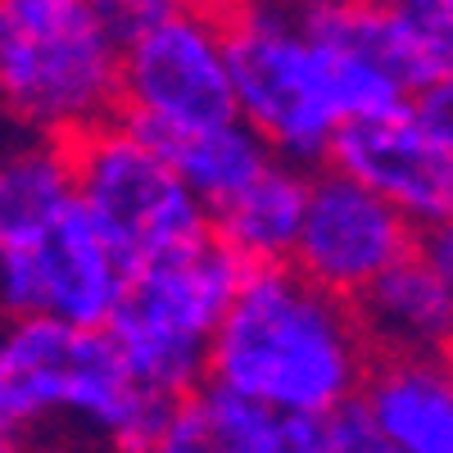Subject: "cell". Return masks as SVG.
Masks as SVG:
<instances>
[{"label": "cell", "mask_w": 453, "mask_h": 453, "mask_svg": "<svg viewBox=\"0 0 453 453\" xmlns=\"http://www.w3.org/2000/svg\"><path fill=\"white\" fill-rule=\"evenodd\" d=\"M372 349L354 304L290 263H250L209 335V381L290 412H326L363 386Z\"/></svg>", "instance_id": "cell-1"}, {"label": "cell", "mask_w": 453, "mask_h": 453, "mask_svg": "<svg viewBox=\"0 0 453 453\" xmlns=\"http://www.w3.org/2000/svg\"><path fill=\"white\" fill-rule=\"evenodd\" d=\"M250 263L209 226L136 258V273L109 313L104 331L132 381L159 395H191L209 372V335Z\"/></svg>", "instance_id": "cell-2"}, {"label": "cell", "mask_w": 453, "mask_h": 453, "mask_svg": "<svg viewBox=\"0 0 453 453\" xmlns=\"http://www.w3.org/2000/svg\"><path fill=\"white\" fill-rule=\"evenodd\" d=\"M119 64L87 0H0V104L14 119L55 136L113 119Z\"/></svg>", "instance_id": "cell-3"}, {"label": "cell", "mask_w": 453, "mask_h": 453, "mask_svg": "<svg viewBox=\"0 0 453 453\" xmlns=\"http://www.w3.org/2000/svg\"><path fill=\"white\" fill-rule=\"evenodd\" d=\"M222 14V59L236 113L263 136L268 155L295 168H322L340 113L326 96L318 55L281 0H241Z\"/></svg>", "instance_id": "cell-4"}, {"label": "cell", "mask_w": 453, "mask_h": 453, "mask_svg": "<svg viewBox=\"0 0 453 453\" xmlns=\"http://www.w3.org/2000/svg\"><path fill=\"white\" fill-rule=\"evenodd\" d=\"M64 141L73 164V196L132 258L200 236L209 226V209L191 196V186L119 119L91 123Z\"/></svg>", "instance_id": "cell-5"}, {"label": "cell", "mask_w": 453, "mask_h": 453, "mask_svg": "<svg viewBox=\"0 0 453 453\" xmlns=\"http://www.w3.org/2000/svg\"><path fill=\"white\" fill-rule=\"evenodd\" d=\"M412 241H418V226L386 196L326 164L322 173H309L304 218H299L286 263L313 286L354 299L376 273H386L399 254H408Z\"/></svg>", "instance_id": "cell-6"}, {"label": "cell", "mask_w": 453, "mask_h": 453, "mask_svg": "<svg viewBox=\"0 0 453 453\" xmlns=\"http://www.w3.org/2000/svg\"><path fill=\"white\" fill-rule=\"evenodd\" d=\"M119 109L150 113L173 127L236 119V96L222 59V14L191 0L181 14L123 50Z\"/></svg>", "instance_id": "cell-7"}, {"label": "cell", "mask_w": 453, "mask_h": 453, "mask_svg": "<svg viewBox=\"0 0 453 453\" xmlns=\"http://www.w3.org/2000/svg\"><path fill=\"white\" fill-rule=\"evenodd\" d=\"M326 164L386 196L412 226L453 218V141L426 132L408 100L376 119H340Z\"/></svg>", "instance_id": "cell-8"}, {"label": "cell", "mask_w": 453, "mask_h": 453, "mask_svg": "<svg viewBox=\"0 0 453 453\" xmlns=\"http://www.w3.org/2000/svg\"><path fill=\"white\" fill-rule=\"evenodd\" d=\"M27 250L42 313H55L73 326H104L136 273V258L104 232L78 196L59 204L46 232L27 241Z\"/></svg>", "instance_id": "cell-9"}, {"label": "cell", "mask_w": 453, "mask_h": 453, "mask_svg": "<svg viewBox=\"0 0 453 453\" xmlns=\"http://www.w3.org/2000/svg\"><path fill=\"white\" fill-rule=\"evenodd\" d=\"M290 14L313 46H340L381 64L408 96L453 78V27H431L390 0H299Z\"/></svg>", "instance_id": "cell-10"}, {"label": "cell", "mask_w": 453, "mask_h": 453, "mask_svg": "<svg viewBox=\"0 0 453 453\" xmlns=\"http://www.w3.org/2000/svg\"><path fill=\"white\" fill-rule=\"evenodd\" d=\"M354 318L372 354H435L444 358L453 335V281L408 250L376 273L354 299Z\"/></svg>", "instance_id": "cell-11"}, {"label": "cell", "mask_w": 453, "mask_h": 453, "mask_svg": "<svg viewBox=\"0 0 453 453\" xmlns=\"http://www.w3.org/2000/svg\"><path fill=\"white\" fill-rule=\"evenodd\" d=\"M78 331L55 313H23L0 326V418L19 444L55 418H64L68 372Z\"/></svg>", "instance_id": "cell-12"}, {"label": "cell", "mask_w": 453, "mask_h": 453, "mask_svg": "<svg viewBox=\"0 0 453 453\" xmlns=\"http://www.w3.org/2000/svg\"><path fill=\"white\" fill-rule=\"evenodd\" d=\"M376 431L395 453H449L453 449V386L435 354H381L367 363L358 386Z\"/></svg>", "instance_id": "cell-13"}, {"label": "cell", "mask_w": 453, "mask_h": 453, "mask_svg": "<svg viewBox=\"0 0 453 453\" xmlns=\"http://www.w3.org/2000/svg\"><path fill=\"white\" fill-rule=\"evenodd\" d=\"M132 136H141L155 155L191 186V196L209 209L218 200H226L241 186L268 164V145L263 136L241 119H222V123H200V127H173V123H159L150 113H136V109H119L113 113Z\"/></svg>", "instance_id": "cell-14"}, {"label": "cell", "mask_w": 453, "mask_h": 453, "mask_svg": "<svg viewBox=\"0 0 453 453\" xmlns=\"http://www.w3.org/2000/svg\"><path fill=\"white\" fill-rule=\"evenodd\" d=\"M309 173L268 159L241 191L209 204V232L245 263H286L304 218Z\"/></svg>", "instance_id": "cell-15"}, {"label": "cell", "mask_w": 453, "mask_h": 453, "mask_svg": "<svg viewBox=\"0 0 453 453\" xmlns=\"http://www.w3.org/2000/svg\"><path fill=\"white\" fill-rule=\"evenodd\" d=\"M209 453H322V412H290L222 381L196 386Z\"/></svg>", "instance_id": "cell-16"}, {"label": "cell", "mask_w": 453, "mask_h": 453, "mask_svg": "<svg viewBox=\"0 0 453 453\" xmlns=\"http://www.w3.org/2000/svg\"><path fill=\"white\" fill-rule=\"evenodd\" d=\"M73 196L68 141H36L0 159V245H27Z\"/></svg>", "instance_id": "cell-17"}, {"label": "cell", "mask_w": 453, "mask_h": 453, "mask_svg": "<svg viewBox=\"0 0 453 453\" xmlns=\"http://www.w3.org/2000/svg\"><path fill=\"white\" fill-rule=\"evenodd\" d=\"M313 55H318L326 96H331L340 119H376V113H390L408 100V91H403V82L395 78V73H386L381 64H372L354 50L313 46Z\"/></svg>", "instance_id": "cell-18"}, {"label": "cell", "mask_w": 453, "mask_h": 453, "mask_svg": "<svg viewBox=\"0 0 453 453\" xmlns=\"http://www.w3.org/2000/svg\"><path fill=\"white\" fill-rule=\"evenodd\" d=\"M87 5H91V14L104 27L109 42L119 50H127L145 32H155L164 19L181 14L191 0H87Z\"/></svg>", "instance_id": "cell-19"}, {"label": "cell", "mask_w": 453, "mask_h": 453, "mask_svg": "<svg viewBox=\"0 0 453 453\" xmlns=\"http://www.w3.org/2000/svg\"><path fill=\"white\" fill-rule=\"evenodd\" d=\"M322 453H390L358 390L322 412Z\"/></svg>", "instance_id": "cell-20"}, {"label": "cell", "mask_w": 453, "mask_h": 453, "mask_svg": "<svg viewBox=\"0 0 453 453\" xmlns=\"http://www.w3.org/2000/svg\"><path fill=\"white\" fill-rule=\"evenodd\" d=\"M159 449L164 453H209V426H204V408H200L196 390L173 403V418L164 426Z\"/></svg>", "instance_id": "cell-21"}, {"label": "cell", "mask_w": 453, "mask_h": 453, "mask_svg": "<svg viewBox=\"0 0 453 453\" xmlns=\"http://www.w3.org/2000/svg\"><path fill=\"white\" fill-rule=\"evenodd\" d=\"M390 5L431 27H453V0H390Z\"/></svg>", "instance_id": "cell-22"}, {"label": "cell", "mask_w": 453, "mask_h": 453, "mask_svg": "<svg viewBox=\"0 0 453 453\" xmlns=\"http://www.w3.org/2000/svg\"><path fill=\"white\" fill-rule=\"evenodd\" d=\"M5 449H19V435L5 426V418H0V453H5Z\"/></svg>", "instance_id": "cell-23"}]
</instances>
